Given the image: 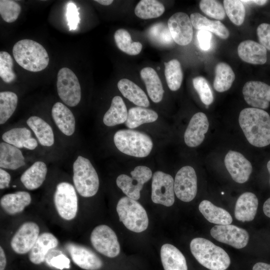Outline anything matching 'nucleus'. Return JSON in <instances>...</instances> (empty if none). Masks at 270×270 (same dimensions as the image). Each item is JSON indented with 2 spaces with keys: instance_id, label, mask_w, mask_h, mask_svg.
<instances>
[{
  "instance_id": "4468645a",
  "label": "nucleus",
  "mask_w": 270,
  "mask_h": 270,
  "mask_svg": "<svg viewBox=\"0 0 270 270\" xmlns=\"http://www.w3.org/2000/svg\"><path fill=\"white\" fill-rule=\"evenodd\" d=\"M39 232L40 228L36 223L32 222L24 223L11 240L12 249L18 254L30 252L40 236Z\"/></svg>"
},
{
  "instance_id": "5701e85b",
  "label": "nucleus",
  "mask_w": 270,
  "mask_h": 270,
  "mask_svg": "<svg viewBox=\"0 0 270 270\" xmlns=\"http://www.w3.org/2000/svg\"><path fill=\"white\" fill-rule=\"evenodd\" d=\"M52 115L56 124L64 134L70 136L74 133L75 118L66 106L60 102H56L52 108Z\"/></svg>"
},
{
  "instance_id": "cd10ccee",
  "label": "nucleus",
  "mask_w": 270,
  "mask_h": 270,
  "mask_svg": "<svg viewBox=\"0 0 270 270\" xmlns=\"http://www.w3.org/2000/svg\"><path fill=\"white\" fill-rule=\"evenodd\" d=\"M140 74L149 97L154 102H160L162 99L164 90L156 71L152 68L145 67L141 70Z\"/></svg>"
},
{
  "instance_id": "a18cd8bd",
  "label": "nucleus",
  "mask_w": 270,
  "mask_h": 270,
  "mask_svg": "<svg viewBox=\"0 0 270 270\" xmlns=\"http://www.w3.org/2000/svg\"><path fill=\"white\" fill-rule=\"evenodd\" d=\"M199 5L201 10L210 18L222 20L226 16L224 7L216 0H202Z\"/></svg>"
},
{
  "instance_id": "7c9ffc66",
  "label": "nucleus",
  "mask_w": 270,
  "mask_h": 270,
  "mask_svg": "<svg viewBox=\"0 0 270 270\" xmlns=\"http://www.w3.org/2000/svg\"><path fill=\"white\" fill-rule=\"evenodd\" d=\"M198 209L204 216L210 222L218 225L230 224L232 218L224 209L216 206L208 200L200 202Z\"/></svg>"
},
{
  "instance_id": "c9c22d12",
  "label": "nucleus",
  "mask_w": 270,
  "mask_h": 270,
  "mask_svg": "<svg viewBox=\"0 0 270 270\" xmlns=\"http://www.w3.org/2000/svg\"><path fill=\"white\" fill-rule=\"evenodd\" d=\"M162 4L156 0H140L134 8V14L139 18L148 20L158 18L164 12Z\"/></svg>"
},
{
  "instance_id": "3c124183",
  "label": "nucleus",
  "mask_w": 270,
  "mask_h": 270,
  "mask_svg": "<svg viewBox=\"0 0 270 270\" xmlns=\"http://www.w3.org/2000/svg\"><path fill=\"white\" fill-rule=\"evenodd\" d=\"M212 34L210 32L204 30H199L197 34V38L200 48L203 50H208L210 48Z\"/></svg>"
},
{
  "instance_id": "f03ea898",
  "label": "nucleus",
  "mask_w": 270,
  "mask_h": 270,
  "mask_svg": "<svg viewBox=\"0 0 270 270\" xmlns=\"http://www.w3.org/2000/svg\"><path fill=\"white\" fill-rule=\"evenodd\" d=\"M16 62L26 70L37 72L45 69L49 56L44 48L38 42L24 39L16 42L12 48Z\"/></svg>"
},
{
  "instance_id": "393cba45",
  "label": "nucleus",
  "mask_w": 270,
  "mask_h": 270,
  "mask_svg": "<svg viewBox=\"0 0 270 270\" xmlns=\"http://www.w3.org/2000/svg\"><path fill=\"white\" fill-rule=\"evenodd\" d=\"M30 194L25 191H18L3 196L0 200V206L8 214L14 215L24 210L31 202Z\"/></svg>"
},
{
  "instance_id": "c03bdc74",
  "label": "nucleus",
  "mask_w": 270,
  "mask_h": 270,
  "mask_svg": "<svg viewBox=\"0 0 270 270\" xmlns=\"http://www.w3.org/2000/svg\"><path fill=\"white\" fill-rule=\"evenodd\" d=\"M21 12L20 5L12 0H0V14L6 22H12L18 18Z\"/></svg>"
},
{
  "instance_id": "37998d69",
  "label": "nucleus",
  "mask_w": 270,
  "mask_h": 270,
  "mask_svg": "<svg viewBox=\"0 0 270 270\" xmlns=\"http://www.w3.org/2000/svg\"><path fill=\"white\" fill-rule=\"evenodd\" d=\"M14 62L10 54L5 51L0 52V76L6 83L14 81L16 77L13 71Z\"/></svg>"
},
{
  "instance_id": "1a4fd4ad",
  "label": "nucleus",
  "mask_w": 270,
  "mask_h": 270,
  "mask_svg": "<svg viewBox=\"0 0 270 270\" xmlns=\"http://www.w3.org/2000/svg\"><path fill=\"white\" fill-rule=\"evenodd\" d=\"M130 174L132 177L120 174L116 178V183L126 196L136 200L140 198V192L144 184L152 178V172L146 166H139L130 172Z\"/></svg>"
},
{
  "instance_id": "a19ab883",
  "label": "nucleus",
  "mask_w": 270,
  "mask_h": 270,
  "mask_svg": "<svg viewBox=\"0 0 270 270\" xmlns=\"http://www.w3.org/2000/svg\"><path fill=\"white\" fill-rule=\"evenodd\" d=\"M148 36L152 41L161 46L170 45L174 42L168 26L162 22L152 26L148 29Z\"/></svg>"
},
{
  "instance_id": "b1692460",
  "label": "nucleus",
  "mask_w": 270,
  "mask_h": 270,
  "mask_svg": "<svg viewBox=\"0 0 270 270\" xmlns=\"http://www.w3.org/2000/svg\"><path fill=\"white\" fill-rule=\"evenodd\" d=\"M160 258L164 270H188L184 256L172 244H166L162 246Z\"/></svg>"
},
{
  "instance_id": "9b49d317",
  "label": "nucleus",
  "mask_w": 270,
  "mask_h": 270,
  "mask_svg": "<svg viewBox=\"0 0 270 270\" xmlns=\"http://www.w3.org/2000/svg\"><path fill=\"white\" fill-rule=\"evenodd\" d=\"M151 198L154 203L166 206H170L174 204V180L170 174L161 171L154 174Z\"/></svg>"
},
{
  "instance_id": "79ce46f5",
  "label": "nucleus",
  "mask_w": 270,
  "mask_h": 270,
  "mask_svg": "<svg viewBox=\"0 0 270 270\" xmlns=\"http://www.w3.org/2000/svg\"><path fill=\"white\" fill-rule=\"evenodd\" d=\"M31 136V132L28 128H16L4 132L2 139L5 142L20 148H24V142Z\"/></svg>"
},
{
  "instance_id": "7ed1b4c3",
  "label": "nucleus",
  "mask_w": 270,
  "mask_h": 270,
  "mask_svg": "<svg viewBox=\"0 0 270 270\" xmlns=\"http://www.w3.org/2000/svg\"><path fill=\"white\" fill-rule=\"evenodd\" d=\"M190 249L198 262L210 270H226L230 265V260L226 252L208 240L192 239Z\"/></svg>"
},
{
  "instance_id": "bb28decb",
  "label": "nucleus",
  "mask_w": 270,
  "mask_h": 270,
  "mask_svg": "<svg viewBox=\"0 0 270 270\" xmlns=\"http://www.w3.org/2000/svg\"><path fill=\"white\" fill-rule=\"evenodd\" d=\"M47 170V166L44 162H36L22 174L20 181L28 190H36L43 184Z\"/></svg>"
},
{
  "instance_id": "c85d7f7f",
  "label": "nucleus",
  "mask_w": 270,
  "mask_h": 270,
  "mask_svg": "<svg viewBox=\"0 0 270 270\" xmlns=\"http://www.w3.org/2000/svg\"><path fill=\"white\" fill-rule=\"evenodd\" d=\"M118 88L124 97L137 106L146 108L149 100L144 91L133 82L122 78L118 82Z\"/></svg>"
},
{
  "instance_id": "052dcab7",
  "label": "nucleus",
  "mask_w": 270,
  "mask_h": 270,
  "mask_svg": "<svg viewBox=\"0 0 270 270\" xmlns=\"http://www.w3.org/2000/svg\"><path fill=\"white\" fill-rule=\"evenodd\" d=\"M267 168L270 175V160L267 163Z\"/></svg>"
},
{
  "instance_id": "72a5a7b5",
  "label": "nucleus",
  "mask_w": 270,
  "mask_h": 270,
  "mask_svg": "<svg viewBox=\"0 0 270 270\" xmlns=\"http://www.w3.org/2000/svg\"><path fill=\"white\" fill-rule=\"evenodd\" d=\"M158 118V114L152 110L140 106L133 107L128 112L126 125L130 128H134L142 124L155 122Z\"/></svg>"
},
{
  "instance_id": "20e7f679",
  "label": "nucleus",
  "mask_w": 270,
  "mask_h": 270,
  "mask_svg": "<svg viewBox=\"0 0 270 270\" xmlns=\"http://www.w3.org/2000/svg\"><path fill=\"white\" fill-rule=\"evenodd\" d=\"M114 141L116 148L122 152L137 158L147 156L153 147L149 136L132 130H121L114 134Z\"/></svg>"
},
{
  "instance_id": "39448f33",
  "label": "nucleus",
  "mask_w": 270,
  "mask_h": 270,
  "mask_svg": "<svg viewBox=\"0 0 270 270\" xmlns=\"http://www.w3.org/2000/svg\"><path fill=\"white\" fill-rule=\"evenodd\" d=\"M73 182L78 193L85 198L92 197L98 192L99 178L90 160L79 156L73 164Z\"/></svg>"
},
{
  "instance_id": "864d4df0",
  "label": "nucleus",
  "mask_w": 270,
  "mask_h": 270,
  "mask_svg": "<svg viewBox=\"0 0 270 270\" xmlns=\"http://www.w3.org/2000/svg\"><path fill=\"white\" fill-rule=\"evenodd\" d=\"M38 146L37 140L32 138L27 140L24 144V148L30 150H34Z\"/></svg>"
},
{
  "instance_id": "13d9d810",
  "label": "nucleus",
  "mask_w": 270,
  "mask_h": 270,
  "mask_svg": "<svg viewBox=\"0 0 270 270\" xmlns=\"http://www.w3.org/2000/svg\"><path fill=\"white\" fill-rule=\"evenodd\" d=\"M242 2L249 4H255L258 6H264L267 3L268 0H241Z\"/></svg>"
},
{
  "instance_id": "5fc2aeb1",
  "label": "nucleus",
  "mask_w": 270,
  "mask_h": 270,
  "mask_svg": "<svg viewBox=\"0 0 270 270\" xmlns=\"http://www.w3.org/2000/svg\"><path fill=\"white\" fill-rule=\"evenodd\" d=\"M6 264V260L4 252L2 246L0 247V270H4Z\"/></svg>"
},
{
  "instance_id": "f704fd0d",
  "label": "nucleus",
  "mask_w": 270,
  "mask_h": 270,
  "mask_svg": "<svg viewBox=\"0 0 270 270\" xmlns=\"http://www.w3.org/2000/svg\"><path fill=\"white\" fill-rule=\"evenodd\" d=\"M234 79V73L230 65L224 62L216 65L214 87L217 92H222L229 90Z\"/></svg>"
},
{
  "instance_id": "bf43d9fd",
  "label": "nucleus",
  "mask_w": 270,
  "mask_h": 270,
  "mask_svg": "<svg viewBox=\"0 0 270 270\" xmlns=\"http://www.w3.org/2000/svg\"><path fill=\"white\" fill-rule=\"evenodd\" d=\"M95 2H98L102 5L108 6L112 4L114 1L112 0H96Z\"/></svg>"
},
{
  "instance_id": "aec40b11",
  "label": "nucleus",
  "mask_w": 270,
  "mask_h": 270,
  "mask_svg": "<svg viewBox=\"0 0 270 270\" xmlns=\"http://www.w3.org/2000/svg\"><path fill=\"white\" fill-rule=\"evenodd\" d=\"M239 57L244 62L263 64L267 60L266 49L260 43L252 40L241 42L238 48Z\"/></svg>"
},
{
  "instance_id": "423d86ee",
  "label": "nucleus",
  "mask_w": 270,
  "mask_h": 270,
  "mask_svg": "<svg viewBox=\"0 0 270 270\" xmlns=\"http://www.w3.org/2000/svg\"><path fill=\"white\" fill-rule=\"evenodd\" d=\"M120 221L129 230L140 232L148 225V218L144 208L136 200L128 196L122 198L116 206Z\"/></svg>"
},
{
  "instance_id": "4be33fe9",
  "label": "nucleus",
  "mask_w": 270,
  "mask_h": 270,
  "mask_svg": "<svg viewBox=\"0 0 270 270\" xmlns=\"http://www.w3.org/2000/svg\"><path fill=\"white\" fill-rule=\"evenodd\" d=\"M56 238L50 232L40 234L29 254V260L33 264H39L46 259L48 252L57 246Z\"/></svg>"
},
{
  "instance_id": "2f4dec72",
  "label": "nucleus",
  "mask_w": 270,
  "mask_h": 270,
  "mask_svg": "<svg viewBox=\"0 0 270 270\" xmlns=\"http://www.w3.org/2000/svg\"><path fill=\"white\" fill-rule=\"evenodd\" d=\"M26 124L34 132L39 142L44 146H51L54 141L52 127L42 118L32 116L26 120Z\"/></svg>"
},
{
  "instance_id": "ea45409f",
  "label": "nucleus",
  "mask_w": 270,
  "mask_h": 270,
  "mask_svg": "<svg viewBox=\"0 0 270 270\" xmlns=\"http://www.w3.org/2000/svg\"><path fill=\"white\" fill-rule=\"evenodd\" d=\"M224 7L230 21L236 26L244 22L246 10L242 2L238 0H224Z\"/></svg>"
},
{
  "instance_id": "6ab92c4d",
  "label": "nucleus",
  "mask_w": 270,
  "mask_h": 270,
  "mask_svg": "<svg viewBox=\"0 0 270 270\" xmlns=\"http://www.w3.org/2000/svg\"><path fill=\"white\" fill-rule=\"evenodd\" d=\"M209 127V122L205 114L198 112L191 118L184 134L186 144L192 148L200 145L204 140Z\"/></svg>"
},
{
  "instance_id": "6e6552de",
  "label": "nucleus",
  "mask_w": 270,
  "mask_h": 270,
  "mask_svg": "<svg viewBox=\"0 0 270 270\" xmlns=\"http://www.w3.org/2000/svg\"><path fill=\"white\" fill-rule=\"evenodd\" d=\"M54 200L61 218L70 220L76 217L78 207V196L72 184L67 182L59 183L54 194Z\"/></svg>"
},
{
  "instance_id": "9d476101",
  "label": "nucleus",
  "mask_w": 270,
  "mask_h": 270,
  "mask_svg": "<svg viewBox=\"0 0 270 270\" xmlns=\"http://www.w3.org/2000/svg\"><path fill=\"white\" fill-rule=\"evenodd\" d=\"M90 242L94 249L100 254L113 258L120 252V246L114 232L108 226H96L90 234Z\"/></svg>"
},
{
  "instance_id": "f257e3e1",
  "label": "nucleus",
  "mask_w": 270,
  "mask_h": 270,
  "mask_svg": "<svg viewBox=\"0 0 270 270\" xmlns=\"http://www.w3.org/2000/svg\"><path fill=\"white\" fill-rule=\"evenodd\" d=\"M240 126L248 142L256 147L270 144V116L264 110L243 109L238 117Z\"/></svg>"
},
{
  "instance_id": "4d7b16f0",
  "label": "nucleus",
  "mask_w": 270,
  "mask_h": 270,
  "mask_svg": "<svg viewBox=\"0 0 270 270\" xmlns=\"http://www.w3.org/2000/svg\"><path fill=\"white\" fill-rule=\"evenodd\" d=\"M263 211L266 216L270 218V198L264 204Z\"/></svg>"
},
{
  "instance_id": "c756f323",
  "label": "nucleus",
  "mask_w": 270,
  "mask_h": 270,
  "mask_svg": "<svg viewBox=\"0 0 270 270\" xmlns=\"http://www.w3.org/2000/svg\"><path fill=\"white\" fill-rule=\"evenodd\" d=\"M190 19L192 26L198 30L208 31L222 39H226L229 36L228 29L219 20H209L198 12L192 14Z\"/></svg>"
},
{
  "instance_id": "473e14b6",
  "label": "nucleus",
  "mask_w": 270,
  "mask_h": 270,
  "mask_svg": "<svg viewBox=\"0 0 270 270\" xmlns=\"http://www.w3.org/2000/svg\"><path fill=\"white\" fill-rule=\"evenodd\" d=\"M127 108L122 98L120 96L113 98L109 109L103 118L104 124L112 126L126 122L128 118Z\"/></svg>"
},
{
  "instance_id": "f8f14e48",
  "label": "nucleus",
  "mask_w": 270,
  "mask_h": 270,
  "mask_svg": "<svg viewBox=\"0 0 270 270\" xmlns=\"http://www.w3.org/2000/svg\"><path fill=\"white\" fill-rule=\"evenodd\" d=\"M174 190L176 197L182 201L189 202L194 200L197 193V177L192 166H183L177 172Z\"/></svg>"
},
{
  "instance_id": "412c9836",
  "label": "nucleus",
  "mask_w": 270,
  "mask_h": 270,
  "mask_svg": "<svg viewBox=\"0 0 270 270\" xmlns=\"http://www.w3.org/2000/svg\"><path fill=\"white\" fill-rule=\"evenodd\" d=\"M258 199L254 194L246 192L238 198L235 206L234 216L242 222L252 220L256 214Z\"/></svg>"
},
{
  "instance_id": "a878e982",
  "label": "nucleus",
  "mask_w": 270,
  "mask_h": 270,
  "mask_svg": "<svg viewBox=\"0 0 270 270\" xmlns=\"http://www.w3.org/2000/svg\"><path fill=\"white\" fill-rule=\"evenodd\" d=\"M24 164V157L18 148L6 142H0V168L15 170Z\"/></svg>"
},
{
  "instance_id": "58836bf2",
  "label": "nucleus",
  "mask_w": 270,
  "mask_h": 270,
  "mask_svg": "<svg viewBox=\"0 0 270 270\" xmlns=\"http://www.w3.org/2000/svg\"><path fill=\"white\" fill-rule=\"evenodd\" d=\"M18 98L14 92L4 91L0 92V124L6 123L14 112Z\"/></svg>"
},
{
  "instance_id": "de8ad7c7",
  "label": "nucleus",
  "mask_w": 270,
  "mask_h": 270,
  "mask_svg": "<svg viewBox=\"0 0 270 270\" xmlns=\"http://www.w3.org/2000/svg\"><path fill=\"white\" fill-rule=\"evenodd\" d=\"M66 17L70 30H75L80 22L79 13L76 4L68 2L66 7Z\"/></svg>"
},
{
  "instance_id": "6e6d98bb",
  "label": "nucleus",
  "mask_w": 270,
  "mask_h": 270,
  "mask_svg": "<svg viewBox=\"0 0 270 270\" xmlns=\"http://www.w3.org/2000/svg\"><path fill=\"white\" fill-rule=\"evenodd\" d=\"M252 270H270V264L262 262L255 264Z\"/></svg>"
},
{
  "instance_id": "dca6fc26",
  "label": "nucleus",
  "mask_w": 270,
  "mask_h": 270,
  "mask_svg": "<svg viewBox=\"0 0 270 270\" xmlns=\"http://www.w3.org/2000/svg\"><path fill=\"white\" fill-rule=\"evenodd\" d=\"M246 102L254 108L265 110L270 102V86L260 81L246 82L242 88Z\"/></svg>"
},
{
  "instance_id": "49530a36",
  "label": "nucleus",
  "mask_w": 270,
  "mask_h": 270,
  "mask_svg": "<svg viewBox=\"0 0 270 270\" xmlns=\"http://www.w3.org/2000/svg\"><path fill=\"white\" fill-rule=\"evenodd\" d=\"M192 84L202 103L206 105L211 104L214 96L207 80L202 76H196L192 80Z\"/></svg>"
},
{
  "instance_id": "a211bd4d",
  "label": "nucleus",
  "mask_w": 270,
  "mask_h": 270,
  "mask_svg": "<svg viewBox=\"0 0 270 270\" xmlns=\"http://www.w3.org/2000/svg\"><path fill=\"white\" fill-rule=\"evenodd\" d=\"M73 262L80 268L86 270H98L103 266L100 258L87 247L74 244L67 245Z\"/></svg>"
},
{
  "instance_id": "2eb2a0df",
  "label": "nucleus",
  "mask_w": 270,
  "mask_h": 270,
  "mask_svg": "<svg viewBox=\"0 0 270 270\" xmlns=\"http://www.w3.org/2000/svg\"><path fill=\"white\" fill-rule=\"evenodd\" d=\"M168 26L174 41L180 46H186L192 41V25L188 16L182 12L172 14L168 21Z\"/></svg>"
},
{
  "instance_id": "4c0bfd02",
  "label": "nucleus",
  "mask_w": 270,
  "mask_h": 270,
  "mask_svg": "<svg viewBox=\"0 0 270 270\" xmlns=\"http://www.w3.org/2000/svg\"><path fill=\"white\" fill-rule=\"evenodd\" d=\"M164 75L169 88L172 91L178 90L183 80V73L180 62L176 59H172L164 62Z\"/></svg>"
},
{
  "instance_id": "8fccbe9b",
  "label": "nucleus",
  "mask_w": 270,
  "mask_h": 270,
  "mask_svg": "<svg viewBox=\"0 0 270 270\" xmlns=\"http://www.w3.org/2000/svg\"><path fill=\"white\" fill-rule=\"evenodd\" d=\"M51 266L59 270L68 269L70 268V260L64 254H60L52 256L46 260Z\"/></svg>"
},
{
  "instance_id": "e433bc0d",
  "label": "nucleus",
  "mask_w": 270,
  "mask_h": 270,
  "mask_svg": "<svg viewBox=\"0 0 270 270\" xmlns=\"http://www.w3.org/2000/svg\"><path fill=\"white\" fill-rule=\"evenodd\" d=\"M114 39L117 47L128 54L137 55L142 50V44L138 42H133L129 32L124 28L116 30Z\"/></svg>"
},
{
  "instance_id": "09e8293b",
  "label": "nucleus",
  "mask_w": 270,
  "mask_h": 270,
  "mask_svg": "<svg viewBox=\"0 0 270 270\" xmlns=\"http://www.w3.org/2000/svg\"><path fill=\"white\" fill-rule=\"evenodd\" d=\"M260 44L270 50V24L262 23L256 29Z\"/></svg>"
},
{
  "instance_id": "f3484780",
  "label": "nucleus",
  "mask_w": 270,
  "mask_h": 270,
  "mask_svg": "<svg viewBox=\"0 0 270 270\" xmlns=\"http://www.w3.org/2000/svg\"><path fill=\"white\" fill-rule=\"evenodd\" d=\"M224 162L234 181L239 184L248 181L252 172V166L242 154L230 150L225 156Z\"/></svg>"
},
{
  "instance_id": "ddd939ff",
  "label": "nucleus",
  "mask_w": 270,
  "mask_h": 270,
  "mask_svg": "<svg viewBox=\"0 0 270 270\" xmlns=\"http://www.w3.org/2000/svg\"><path fill=\"white\" fill-rule=\"evenodd\" d=\"M210 232L216 240L236 248L245 247L248 242L249 235L246 230L230 224L216 225L212 228Z\"/></svg>"
},
{
  "instance_id": "603ef678",
  "label": "nucleus",
  "mask_w": 270,
  "mask_h": 270,
  "mask_svg": "<svg viewBox=\"0 0 270 270\" xmlns=\"http://www.w3.org/2000/svg\"><path fill=\"white\" fill-rule=\"evenodd\" d=\"M10 174L4 169H0V188L1 190L8 188L10 182Z\"/></svg>"
},
{
  "instance_id": "0eeeda50",
  "label": "nucleus",
  "mask_w": 270,
  "mask_h": 270,
  "mask_svg": "<svg viewBox=\"0 0 270 270\" xmlns=\"http://www.w3.org/2000/svg\"><path fill=\"white\" fill-rule=\"evenodd\" d=\"M57 92L61 100L67 106H77L81 99V88L75 74L68 68H62L58 73Z\"/></svg>"
}]
</instances>
